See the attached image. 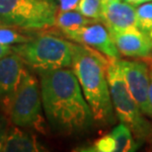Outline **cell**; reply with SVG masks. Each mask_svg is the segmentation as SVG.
I'll return each mask as SVG.
<instances>
[{"instance_id": "44dd1931", "label": "cell", "mask_w": 152, "mask_h": 152, "mask_svg": "<svg viewBox=\"0 0 152 152\" xmlns=\"http://www.w3.org/2000/svg\"><path fill=\"white\" fill-rule=\"evenodd\" d=\"M124 1L127 2L129 4L132 5V6H139L143 3H146V2H151L152 0H124Z\"/></svg>"}, {"instance_id": "ffe728a7", "label": "cell", "mask_w": 152, "mask_h": 152, "mask_svg": "<svg viewBox=\"0 0 152 152\" xmlns=\"http://www.w3.org/2000/svg\"><path fill=\"white\" fill-rule=\"evenodd\" d=\"M5 134H6L5 127H4V126H3V124H1V121H0V151H2L3 142H4Z\"/></svg>"}, {"instance_id": "277c9868", "label": "cell", "mask_w": 152, "mask_h": 152, "mask_svg": "<svg viewBox=\"0 0 152 152\" xmlns=\"http://www.w3.org/2000/svg\"><path fill=\"white\" fill-rule=\"evenodd\" d=\"M107 78L114 110L118 120L129 127L138 141L152 143V124L144 117L143 112L130 94L118 69L117 59H110L109 61Z\"/></svg>"}, {"instance_id": "9c48e42d", "label": "cell", "mask_w": 152, "mask_h": 152, "mask_svg": "<svg viewBox=\"0 0 152 152\" xmlns=\"http://www.w3.org/2000/svg\"><path fill=\"white\" fill-rule=\"evenodd\" d=\"M64 36L77 44L94 48L111 60L120 58L121 53L108 28L101 23H97L96 20L76 31L66 33Z\"/></svg>"}, {"instance_id": "9a60e30c", "label": "cell", "mask_w": 152, "mask_h": 152, "mask_svg": "<svg viewBox=\"0 0 152 152\" xmlns=\"http://www.w3.org/2000/svg\"><path fill=\"white\" fill-rule=\"evenodd\" d=\"M103 3L104 0H81L76 10L89 19L101 21Z\"/></svg>"}, {"instance_id": "2e32d148", "label": "cell", "mask_w": 152, "mask_h": 152, "mask_svg": "<svg viewBox=\"0 0 152 152\" xmlns=\"http://www.w3.org/2000/svg\"><path fill=\"white\" fill-rule=\"evenodd\" d=\"M137 28L144 33L152 31V1L139 5L136 8Z\"/></svg>"}, {"instance_id": "6da1fadb", "label": "cell", "mask_w": 152, "mask_h": 152, "mask_svg": "<svg viewBox=\"0 0 152 152\" xmlns=\"http://www.w3.org/2000/svg\"><path fill=\"white\" fill-rule=\"evenodd\" d=\"M38 74L42 109L51 129L62 135L90 129L95 120L73 70L64 67Z\"/></svg>"}, {"instance_id": "ac0fdd59", "label": "cell", "mask_w": 152, "mask_h": 152, "mask_svg": "<svg viewBox=\"0 0 152 152\" xmlns=\"http://www.w3.org/2000/svg\"><path fill=\"white\" fill-rule=\"evenodd\" d=\"M81 0H58V11L76 10Z\"/></svg>"}, {"instance_id": "52a82bcc", "label": "cell", "mask_w": 152, "mask_h": 152, "mask_svg": "<svg viewBox=\"0 0 152 152\" xmlns=\"http://www.w3.org/2000/svg\"><path fill=\"white\" fill-rule=\"evenodd\" d=\"M117 64L130 94L140 110L148 118H152L149 101L150 72L148 65L142 60H124L120 58L117 59Z\"/></svg>"}, {"instance_id": "e0dca14e", "label": "cell", "mask_w": 152, "mask_h": 152, "mask_svg": "<svg viewBox=\"0 0 152 152\" xmlns=\"http://www.w3.org/2000/svg\"><path fill=\"white\" fill-rule=\"evenodd\" d=\"M31 38H28L19 31L12 27L0 26V45H15L18 44L25 42Z\"/></svg>"}, {"instance_id": "8992f818", "label": "cell", "mask_w": 152, "mask_h": 152, "mask_svg": "<svg viewBox=\"0 0 152 152\" xmlns=\"http://www.w3.org/2000/svg\"><path fill=\"white\" fill-rule=\"evenodd\" d=\"M39 82L28 71L12 103L9 118L15 126L45 130Z\"/></svg>"}, {"instance_id": "5b68a950", "label": "cell", "mask_w": 152, "mask_h": 152, "mask_svg": "<svg viewBox=\"0 0 152 152\" xmlns=\"http://www.w3.org/2000/svg\"><path fill=\"white\" fill-rule=\"evenodd\" d=\"M57 5L50 0H0V26L42 30L56 25Z\"/></svg>"}, {"instance_id": "d6986e66", "label": "cell", "mask_w": 152, "mask_h": 152, "mask_svg": "<svg viewBox=\"0 0 152 152\" xmlns=\"http://www.w3.org/2000/svg\"><path fill=\"white\" fill-rule=\"evenodd\" d=\"M13 53V50H12V47L10 45H0V58L4 57L8 54H10Z\"/></svg>"}, {"instance_id": "7402d4cb", "label": "cell", "mask_w": 152, "mask_h": 152, "mask_svg": "<svg viewBox=\"0 0 152 152\" xmlns=\"http://www.w3.org/2000/svg\"><path fill=\"white\" fill-rule=\"evenodd\" d=\"M149 101H150V107L152 110V68L150 70V88H149Z\"/></svg>"}, {"instance_id": "8fae6325", "label": "cell", "mask_w": 152, "mask_h": 152, "mask_svg": "<svg viewBox=\"0 0 152 152\" xmlns=\"http://www.w3.org/2000/svg\"><path fill=\"white\" fill-rule=\"evenodd\" d=\"M121 54L133 58L152 56V39L138 28L110 33Z\"/></svg>"}, {"instance_id": "3957f363", "label": "cell", "mask_w": 152, "mask_h": 152, "mask_svg": "<svg viewBox=\"0 0 152 152\" xmlns=\"http://www.w3.org/2000/svg\"><path fill=\"white\" fill-rule=\"evenodd\" d=\"M26 65L37 71L71 67L73 44L67 39L45 34L12 45Z\"/></svg>"}, {"instance_id": "7a4b0ae2", "label": "cell", "mask_w": 152, "mask_h": 152, "mask_svg": "<svg viewBox=\"0 0 152 152\" xmlns=\"http://www.w3.org/2000/svg\"><path fill=\"white\" fill-rule=\"evenodd\" d=\"M110 59L87 45L73 44L71 69L77 77L82 92L89 104L95 121L112 124L115 110L107 78Z\"/></svg>"}, {"instance_id": "d4e9b609", "label": "cell", "mask_w": 152, "mask_h": 152, "mask_svg": "<svg viewBox=\"0 0 152 152\" xmlns=\"http://www.w3.org/2000/svg\"><path fill=\"white\" fill-rule=\"evenodd\" d=\"M151 68H152V67H151Z\"/></svg>"}, {"instance_id": "5bb4252c", "label": "cell", "mask_w": 152, "mask_h": 152, "mask_svg": "<svg viewBox=\"0 0 152 152\" xmlns=\"http://www.w3.org/2000/svg\"><path fill=\"white\" fill-rule=\"evenodd\" d=\"M92 21L93 19H89V18L83 16L77 10L57 11L56 17V25L61 30L63 34H66V33L76 31V30L87 25Z\"/></svg>"}, {"instance_id": "cb8c5ba5", "label": "cell", "mask_w": 152, "mask_h": 152, "mask_svg": "<svg viewBox=\"0 0 152 152\" xmlns=\"http://www.w3.org/2000/svg\"><path fill=\"white\" fill-rule=\"evenodd\" d=\"M50 1H56V0H50Z\"/></svg>"}, {"instance_id": "30bf717a", "label": "cell", "mask_w": 152, "mask_h": 152, "mask_svg": "<svg viewBox=\"0 0 152 152\" xmlns=\"http://www.w3.org/2000/svg\"><path fill=\"white\" fill-rule=\"evenodd\" d=\"M101 22L110 33L137 28L136 9L124 0H104Z\"/></svg>"}, {"instance_id": "7c38bea8", "label": "cell", "mask_w": 152, "mask_h": 152, "mask_svg": "<svg viewBox=\"0 0 152 152\" xmlns=\"http://www.w3.org/2000/svg\"><path fill=\"white\" fill-rule=\"evenodd\" d=\"M133 133L126 124L115 126L108 134L100 137L87 151L95 152H127L137 149Z\"/></svg>"}, {"instance_id": "4fadbf2b", "label": "cell", "mask_w": 152, "mask_h": 152, "mask_svg": "<svg viewBox=\"0 0 152 152\" xmlns=\"http://www.w3.org/2000/svg\"><path fill=\"white\" fill-rule=\"evenodd\" d=\"M44 150L42 145L35 135L23 132L19 126L6 132L2 151L8 152H30Z\"/></svg>"}, {"instance_id": "603a6c76", "label": "cell", "mask_w": 152, "mask_h": 152, "mask_svg": "<svg viewBox=\"0 0 152 152\" xmlns=\"http://www.w3.org/2000/svg\"><path fill=\"white\" fill-rule=\"evenodd\" d=\"M148 35H149V37H150V38L152 39V31H150L149 33H148Z\"/></svg>"}, {"instance_id": "ba28073f", "label": "cell", "mask_w": 152, "mask_h": 152, "mask_svg": "<svg viewBox=\"0 0 152 152\" xmlns=\"http://www.w3.org/2000/svg\"><path fill=\"white\" fill-rule=\"evenodd\" d=\"M27 72L25 63L15 53L0 58V109L7 115Z\"/></svg>"}]
</instances>
